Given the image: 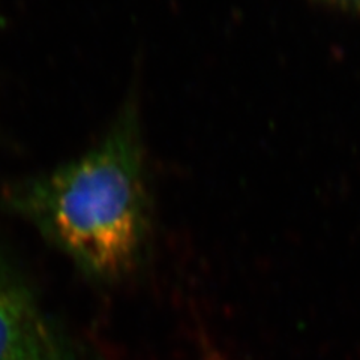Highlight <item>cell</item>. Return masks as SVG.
Returning a JSON list of instances; mask_svg holds the SVG:
<instances>
[{"label":"cell","mask_w":360,"mask_h":360,"mask_svg":"<svg viewBox=\"0 0 360 360\" xmlns=\"http://www.w3.org/2000/svg\"><path fill=\"white\" fill-rule=\"evenodd\" d=\"M6 205L99 279L129 274L150 227L140 112L128 99L80 158L8 189Z\"/></svg>","instance_id":"6da1fadb"},{"label":"cell","mask_w":360,"mask_h":360,"mask_svg":"<svg viewBox=\"0 0 360 360\" xmlns=\"http://www.w3.org/2000/svg\"><path fill=\"white\" fill-rule=\"evenodd\" d=\"M35 319L29 291L0 257V360L15 353Z\"/></svg>","instance_id":"7a4b0ae2"},{"label":"cell","mask_w":360,"mask_h":360,"mask_svg":"<svg viewBox=\"0 0 360 360\" xmlns=\"http://www.w3.org/2000/svg\"><path fill=\"white\" fill-rule=\"evenodd\" d=\"M9 360H66L62 348L47 324L33 320L25 340Z\"/></svg>","instance_id":"3957f363"},{"label":"cell","mask_w":360,"mask_h":360,"mask_svg":"<svg viewBox=\"0 0 360 360\" xmlns=\"http://www.w3.org/2000/svg\"><path fill=\"white\" fill-rule=\"evenodd\" d=\"M324 2L360 15V0H324Z\"/></svg>","instance_id":"277c9868"},{"label":"cell","mask_w":360,"mask_h":360,"mask_svg":"<svg viewBox=\"0 0 360 360\" xmlns=\"http://www.w3.org/2000/svg\"><path fill=\"white\" fill-rule=\"evenodd\" d=\"M210 360H221V359H218V357H215V359H210Z\"/></svg>","instance_id":"5b68a950"}]
</instances>
